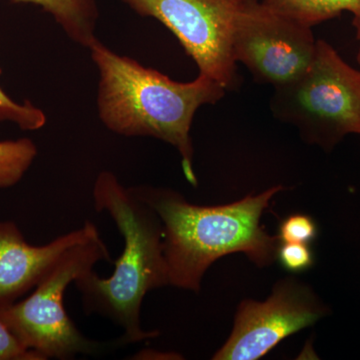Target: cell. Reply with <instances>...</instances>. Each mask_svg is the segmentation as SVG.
Returning a JSON list of instances; mask_svg holds the SVG:
<instances>
[{
  "mask_svg": "<svg viewBox=\"0 0 360 360\" xmlns=\"http://www.w3.org/2000/svg\"><path fill=\"white\" fill-rule=\"evenodd\" d=\"M317 236V226L309 215L292 214L279 225L278 238L281 243H305L309 245Z\"/></svg>",
  "mask_w": 360,
  "mask_h": 360,
  "instance_id": "5bb4252c",
  "label": "cell"
},
{
  "mask_svg": "<svg viewBox=\"0 0 360 360\" xmlns=\"http://www.w3.org/2000/svg\"><path fill=\"white\" fill-rule=\"evenodd\" d=\"M37 144L30 139L0 141V189L15 186L37 158Z\"/></svg>",
  "mask_w": 360,
  "mask_h": 360,
  "instance_id": "7c38bea8",
  "label": "cell"
},
{
  "mask_svg": "<svg viewBox=\"0 0 360 360\" xmlns=\"http://www.w3.org/2000/svg\"><path fill=\"white\" fill-rule=\"evenodd\" d=\"M0 360H44L27 349L0 319Z\"/></svg>",
  "mask_w": 360,
  "mask_h": 360,
  "instance_id": "2e32d148",
  "label": "cell"
},
{
  "mask_svg": "<svg viewBox=\"0 0 360 360\" xmlns=\"http://www.w3.org/2000/svg\"><path fill=\"white\" fill-rule=\"evenodd\" d=\"M356 39H359L360 41V33L359 35H357ZM356 60L357 63H359V65H360V47L359 51H357Z\"/></svg>",
  "mask_w": 360,
  "mask_h": 360,
  "instance_id": "ac0fdd59",
  "label": "cell"
},
{
  "mask_svg": "<svg viewBox=\"0 0 360 360\" xmlns=\"http://www.w3.org/2000/svg\"><path fill=\"white\" fill-rule=\"evenodd\" d=\"M277 258L290 272H302L314 265V252L305 243H279Z\"/></svg>",
  "mask_w": 360,
  "mask_h": 360,
  "instance_id": "9a60e30c",
  "label": "cell"
},
{
  "mask_svg": "<svg viewBox=\"0 0 360 360\" xmlns=\"http://www.w3.org/2000/svg\"><path fill=\"white\" fill-rule=\"evenodd\" d=\"M101 262L112 259L97 232L66 250L27 297L0 309V319L23 347L44 360L99 354L105 345L82 335L66 312L65 295L71 283Z\"/></svg>",
  "mask_w": 360,
  "mask_h": 360,
  "instance_id": "277c9868",
  "label": "cell"
},
{
  "mask_svg": "<svg viewBox=\"0 0 360 360\" xmlns=\"http://www.w3.org/2000/svg\"><path fill=\"white\" fill-rule=\"evenodd\" d=\"M98 231L92 222L44 245L26 241L18 224L0 220V309L32 291L66 250Z\"/></svg>",
  "mask_w": 360,
  "mask_h": 360,
  "instance_id": "9c48e42d",
  "label": "cell"
},
{
  "mask_svg": "<svg viewBox=\"0 0 360 360\" xmlns=\"http://www.w3.org/2000/svg\"><path fill=\"white\" fill-rule=\"evenodd\" d=\"M11 122L25 131H35L44 127L46 115L30 101L16 103L0 87V123Z\"/></svg>",
  "mask_w": 360,
  "mask_h": 360,
  "instance_id": "4fadbf2b",
  "label": "cell"
},
{
  "mask_svg": "<svg viewBox=\"0 0 360 360\" xmlns=\"http://www.w3.org/2000/svg\"><path fill=\"white\" fill-rule=\"evenodd\" d=\"M131 189L162 222L169 286L200 292L210 265L232 253H245L259 267L269 266L277 258L278 236L267 233L260 219L283 186L217 206L193 205L182 194L163 187Z\"/></svg>",
  "mask_w": 360,
  "mask_h": 360,
  "instance_id": "3957f363",
  "label": "cell"
},
{
  "mask_svg": "<svg viewBox=\"0 0 360 360\" xmlns=\"http://www.w3.org/2000/svg\"><path fill=\"white\" fill-rule=\"evenodd\" d=\"M328 309L309 285L285 278L274 286L264 302L245 300L239 304L226 342L215 360H257L303 328L314 326Z\"/></svg>",
  "mask_w": 360,
  "mask_h": 360,
  "instance_id": "ba28073f",
  "label": "cell"
},
{
  "mask_svg": "<svg viewBox=\"0 0 360 360\" xmlns=\"http://www.w3.org/2000/svg\"><path fill=\"white\" fill-rule=\"evenodd\" d=\"M92 200L97 212L110 215L124 243L110 277L92 269L73 283L84 312L110 319L122 329L118 347L155 340L160 333L142 328L141 307L149 291L169 286L162 222L131 187L106 170L97 175Z\"/></svg>",
  "mask_w": 360,
  "mask_h": 360,
  "instance_id": "6da1fadb",
  "label": "cell"
},
{
  "mask_svg": "<svg viewBox=\"0 0 360 360\" xmlns=\"http://www.w3.org/2000/svg\"><path fill=\"white\" fill-rule=\"evenodd\" d=\"M316 44L312 27L276 13L259 0H246L232 35L236 63H243L255 82L274 89L309 70Z\"/></svg>",
  "mask_w": 360,
  "mask_h": 360,
  "instance_id": "52a82bcc",
  "label": "cell"
},
{
  "mask_svg": "<svg viewBox=\"0 0 360 360\" xmlns=\"http://www.w3.org/2000/svg\"><path fill=\"white\" fill-rule=\"evenodd\" d=\"M262 2L276 13L309 27L347 11L352 15L356 37L360 33V0H262Z\"/></svg>",
  "mask_w": 360,
  "mask_h": 360,
  "instance_id": "8fae6325",
  "label": "cell"
},
{
  "mask_svg": "<svg viewBox=\"0 0 360 360\" xmlns=\"http://www.w3.org/2000/svg\"><path fill=\"white\" fill-rule=\"evenodd\" d=\"M89 51L99 72L97 108L103 124L115 134L169 143L179 151L187 181L198 186L191 136L194 115L201 106L221 101L226 89L202 75L193 82H174L98 39Z\"/></svg>",
  "mask_w": 360,
  "mask_h": 360,
  "instance_id": "7a4b0ae2",
  "label": "cell"
},
{
  "mask_svg": "<svg viewBox=\"0 0 360 360\" xmlns=\"http://www.w3.org/2000/svg\"><path fill=\"white\" fill-rule=\"evenodd\" d=\"M177 359L176 354H161L160 352H155L153 349H149V348H144V349L139 350V352L132 355L130 357L131 359L135 360H146V359Z\"/></svg>",
  "mask_w": 360,
  "mask_h": 360,
  "instance_id": "e0dca14e",
  "label": "cell"
},
{
  "mask_svg": "<svg viewBox=\"0 0 360 360\" xmlns=\"http://www.w3.org/2000/svg\"><path fill=\"white\" fill-rule=\"evenodd\" d=\"M41 6L51 14L68 37L89 49L96 41L98 11L96 0H13Z\"/></svg>",
  "mask_w": 360,
  "mask_h": 360,
  "instance_id": "30bf717a",
  "label": "cell"
},
{
  "mask_svg": "<svg viewBox=\"0 0 360 360\" xmlns=\"http://www.w3.org/2000/svg\"><path fill=\"white\" fill-rule=\"evenodd\" d=\"M270 110L305 141L331 150L347 135H360V71L333 45L317 40L309 70L274 89Z\"/></svg>",
  "mask_w": 360,
  "mask_h": 360,
  "instance_id": "5b68a950",
  "label": "cell"
},
{
  "mask_svg": "<svg viewBox=\"0 0 360 360\" xmlns=\"http://www.w3.org/2000/svg\"><path fill=\"white\" fill-rule=\"evenodd\" d=\"M141 16L162 23L198 65L200 75L226 89L240 77L232 53L234 26L246 0H123Z\"/></svg>",
  "mask_w": 360,
  "mask_h": 360,
  "instance_id": "8992f818",
  "label": "cell"
}]
</instances>
